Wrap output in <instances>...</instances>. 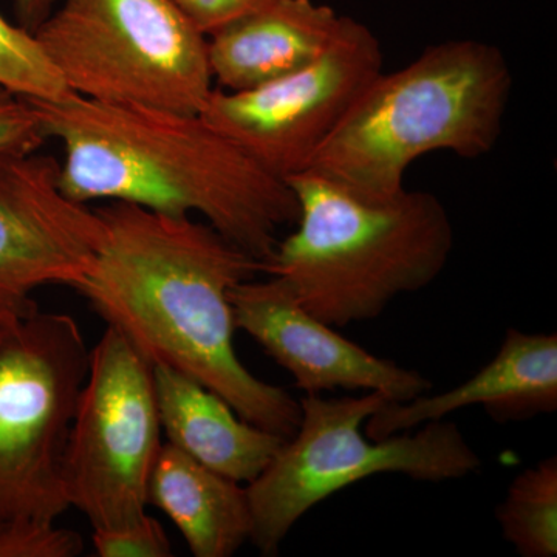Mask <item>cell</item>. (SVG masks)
Segmentation results:
<instances>
[{
	"instance_id": "10",
	"label": "cell",
	"mask_w": 557,
	"mask_h": 557,
	"mask_svg": "<svg viewBox=\"0 0 557 557\" xmlns=\"http://www.w3.org/2000/svg\"><path fill=\"white\" fill-rule=\"evenodd\" d=\"M104 240L97 209L62 189L60 161L38 150L0 153V318L38 311L40 287L78 288Z\"/></svg>"
},
{
	"instance_id": "16",
	"label": "cell",
	"mask_w": 557,
	"mask_h": 557,
	"mask_svg": "<svg viewBox=\"0 0 557 557\" xmlns=\"http://www.w3.org/2000/svg\"><path fill=\"white\" fill-rule=\"evenodd\" d=\"M502 536L522 557L557 556V457L523 469L496 508Z\"/></svg>"
},
{
	"instance_id": "19",
	"label": "cell",
	"mask_w": 557,
	"mask_h": 557,
	"mask_svg": "<svg viewBox=\"0 0 557 557\" xmlns=\"http://www.w3.org/2000/svg\"><path fill=\"white\" fill-rule=\"evenodd\" d=\"M46 141L33 102L0 86V153L36 152Z\"/></svg>"
},
{
	"instance_id": "14",
	"label": "cell",
	"mask_w": 557,
	"mask_h": 557,
	"mask_svg": "<svg viewBox=\"0 0 557 557\" xmlns=\"http://www.w3.org/2000/svg\"><path fill=\"white\" fill-rule=\"evenodd\" d=\"M161 429L168 443L205 467L248 485L285 440L248 423L215 392L166 366H153Z\"/></svg>"
},
{
	"instance_id": "12",
	"label": "cell",
	"mask_w": 557,
	"mask_h": 557,
	"mask_svg": "<svg viewBox=\"0 0 557 557\" xmlns=\"http://www.w3.org/2000/svg\"><path fill=\"white\" fill-rule=\"evenodd\" d=\"M482 406L497 423L557 410V335L508 329L496 357L460 386L442 394L387 403L366 421V435L384 438Z\"/></svg>"
},
{
	"instance_id": "17",
	"label": "cell",
	"mask_w": 557,
	"mask_h": 557,
	"mask_svg": "<svg viewBox=\"0 0 557 557\" xmlns=\"http://www.w3.org/2000/svg\"><path fill=\"white\" fill-rule=\"evenodd\" d=\"M0 86L27 100H58L70 94L33 33L0 13Z\"/></svg>"
},
{
	"instance_id": "5",
	"label": "cell",
	"mask_w": 557,
	"mask_h": 557,
	"mask_svg": "<svg viewBox=\"0 0 557 557\" xmlns=\"http://www.w3.org/2000/svg\"><path fill=\"white\" fill-rule=\"evenodd\" d=\"M89 364L70 314L35 311L0 341V557L84 552L83 537L57 522L70 508L62 469Z\"/></svg>"
},
{
	"instance_id": "18",
	"label": "cell",
	"mask_w": 557,
	"mask_h": 557,
	"mask_svg": "<svg viewBox=\"0 0 557 557\" xmlns=\"http://www.w3.org/2000/svg\"><path fill=\"white\" fill-rule=\"evenodd\" d=\"M95 552L100 557H170L171 542L156 518L145 515L134 522L94 530Z\"/></svg>"
},
{
	"instance_id": "15",
	"label": "cell",
	"mask_w": 557,
	"mask_h": 557,
	"mask_svg": "<svg viewBox=\"0 0 557 557\" xmlns=\"http://www.w3.org/2000/svg\"><path fill=\"white\" fill-rule=\"evenodd\" d=\"M161 509L196 557H231L251 537L247 486L163 443L149 482Z\"/></svg>"
},
{
	"instance_id": "7",
	"label": "cell",
	"mask_w": 557,
	"mask_h": 557,
	"mask_svg": "<svg viewBox=\"0 0 557 557\" xmlns=\"http://www.w3.org/2000/svg\"><path fill=\"white\" fill-rule=\"evenodd\" d=\"M33 35L89 100L200 113L214 90L207 36L171 0H62Z\"/></svg>"
},
{
	"instance_id": "1",
	"label": "cell",
	"mask_w": 557,
	"mask_h": 557,
	"mask_svg": "<svg viewBox=\"0 0 557 557\" xmlns=\"http://www.w3.org/2000/svg\"><path fill=\"white\" fill-rule=\"evenodd\" d=\"M97 212L104 245L76 292L153 366L199 381L248 423L293 437L299 399L252 375L234 348L230 293L263 273L262 263L190 218L123 201Z\"/></svg>"
},
{
	"instance_id": "13",
	"label": "cell",
	"mask_w": 557,
	"mask_h": 557,
	"mask_svg": "<svg viewBox=\"0 0 557 557\" xmlns=\"http://www.w3.org/2000/svg\"><path fill=\"white\" fill-rule=\"evenodd\" d=\"M346 16L314 0H262L207 36L219 89L244 91L284 78L332 46Z\"/></svg>"
},
{
	"instance_id": "4",
	"label": "cell",
	"mask_w": 557,
	"mask_h": 557,
	"mask_svg": "<svg viewBox=\"0 0 557 557\" xmlns=\"http://www.w3.org/2000/svg\"><path fill=\"white\" fill-rule=\"evenodd\" d=\"M285 182L299 215L263 273L284 278L304 309L332 327L380 318L448 265L454 226L434 194L405 189L391 200H364L309 170Z\"/></svg>"
},
{
	"instance_id": "6",
	"label": "cell",
	"mask_w": 557,
	"mask_h": 557,
	"mask_svg": "<svg viewBox=\"0 0 557 557\" xmlns=\"http://www.w3.org/2000/svg\"><path fill=\"white\" fill-rule=\"evenodd\" d=\"M392 403L380 392L359 397L299 399L295 435L247 485L251 537L262 556H276L311 508L346 487L380 474L442 483L475 474L483 461L453 421H431L417 432L370 438L361 428Z\"/></svg>"
},
{
	"instance_id": "21",
	"label": "cell",
	"mask_w": 557,
	"mask_h": 557,
	"mask_svg": "<svg viewBox=\"0 0 557 557\" xmlns=\"http://www.w3.org/2000/svg\"><path fill=\"white\" fill-rule=\"evenodd\" d=\"M58 0H11L16 24L25 30L35 33L36 28L49 17Z\"/></svg>"
},
{
	"instance_id": "22",
	"label": "cell",
	"mask_w": 557,
	"mask_h": 557,
	"mask_svg": "<svg viewBox=\"0 0 557 557\" xmlns=\"http://www.w3.org/2000/svg\"><path fill=\"white\" fill-rule=\"evenodd\" d=\"M13 321H16V319H13ZM13 321H7V319L0 318V341H2L3 335H5L7 329H9V325Z\"/></svg>"
},
{
	"instance_id": "3",
	"label": "cell",
	"mask_w": 557,
	"mask_h": 557,
	"mask_svg": "<svg viewBox=\"0 0 557 557\" xmlns=\"http://www.w3.org/2000/svg\"><path fill=\"white\" fill-rule=\"evenodd\" d=\"M512 83L507 58L493 44H435L406 67L370 81L307 170L361 199H394L420 157L480 159L493 152Z\"/></svg>"
},
{
	"instance_id": "20",
	"label": "cell",
	"mask_w": 557,
	"mask_h": 557,
	"mask_svg": "<svg viewBox=\"0 0 557 557\" xmlns=\"http://www.w3.org/2000/svg\"><path fill=\"white\" fill-rule=\"evenodd\" d=\"M180 13L205 36L236 20L262 0H171Z\"/></svg>"
},
{
	"instance_id": "11",
	"label": "cell",
	"mask_w": 557,
	"mask_h": 557,
	"mask_svg": "<svg viewBox=\"0 0 557 557\" xmlns=\"http://www.w3.org/2000/svg\"><path fill=\"white\" fill-rule=\"evenodd\" d=\"M234 325L287 370L306 395L380 392L392 403L429 394L431 380L391 359L376 357L313 317L277 276L240 282L230 293Z\"/></svg>"
},
{
	"instance_id": "8",
	"label": "cell",
	"mask_w": 557,
	"mask_h": 557,
	"mask_svg": "<svg viewBox=\"0 0 557 557\" xmlns=\"http://www.w3.org/2000/svg\"><path fill=\"white\" fill-rule=\"evenodd\" d=\"M161 432L153 364L108 325L90 350L70 426L62 469L70 508L79 509L94 530L145 516Z\"/></svg>"
},
{
	"instance_id": "9",
	"label": "cell",
	"mask_w": 557,
	"mask_h": 557,
	"mask_svg": "<svg viewBox=\"0 0 557 557\" xmlns=\"http://www.w3.org/2000/svg\"><path fill=\"white\" fill-rule=\"evenodd\" d=\"M383 60L375 33L346 16L338 36L318 60L256 89L218 87L200 115L285 180L309 168L362 90L383 72Z\"/></svg>"
},
{
	"instance_id": "2",
	"label": "cell",
	"mask_w": 557,
	"mask_h": 557,
	"mask_svg": "<svg viewBox=\"0 0 557 557\" xmlns=\"http://www.w3.org/2000/svg\"><path fill=\"white\" fill-rule=\"evenodd\" d=\"M47 139L60 143L70 199L123 201L172 215L200 214L260 263L278 231L295 225L298 199L200 113L113 104L67 94L30 100Z\"/></svg>"
}]
</instances>
